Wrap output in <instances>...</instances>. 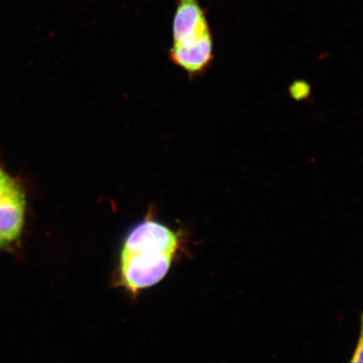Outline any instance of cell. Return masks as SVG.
Instances as JSON below:
<instances>
[{"label":"cell","mask_w":363,"mask_h":363,"mask_svg":"<svg viewBox=\"0 0 363 363\" xmlns=\"http://www.w3.org/2000/svg\"><path fill=\"white\" fill-rule=\"evenodd\" d=\"M180 235L169 226L147 219L131 229L122 245L119 281L133 294L165 278L180 248Z\"/></svg>","instance_id":"1"},{"label":"cell","mask_w":363,"mask_h":363,"mask_svg":"<svg viewBox=\"0 0 363 363\" xmlns=\"http://www.w3.org/2000/svg\"><path fill=\"white\" fill-rule=\"evenodd\" d=\"M213 40L211 31L185 44H172L169 59L183 69L190 79L201 75L213 61Z\"/></svg>","instance_id":"2"},{"label":"cell","mask_w":363,"mask_h":363,"mask_svg":"<svg viewBox=\"0 0 363 363\" xmlns=\"http://www.w3.org/2000/svg\"><path fill=\"white\" fill-rule=\"evenodd\" d=\"M210 28L198 0H179L172 21V44H185L201 38Z\"/></svg>","instance_id":"3"},{"label":"cell","mask_w":363,"mask_h":363,"mask_svg":"<svg viewBox=\"0 0 363 363\" xmlns=\"http://www.w3.org/2000/svg\"><path fill=\"white\" fill-rule=\"evenodd\" d=\"M17 184V182L11 178L3 167H0V196L10 191Z\"/></svg>","instance_id":"4"},{"label":"cell","mask_w":363,"mask_h":363,"mask_svg":"<svg viewBox=\"0 0 363 363\" xmlns=\"http://www.w3.org/2000/svg\"><path fill=\"white\" fill-rule=\"evenodd\" d=\"M290 92L296 99H306L310 94V87L305 82H295L290 89Z\"/></svg>","instance_id":"5"},{"label":"cell","mask_w":363,"mask_h":363,"mask_svg":"<svg viewBox=\"0 0 363 363\" xmlns=\"http://www.w3.org/2000/svg\"><path fill=\"white\" fill-rule=\"evenodd\" d=\"M351 362H363V314L361 316V330L357 347L354 351Z\"/></svg>","instance_id":"6"}]
</instances>
